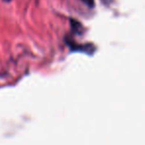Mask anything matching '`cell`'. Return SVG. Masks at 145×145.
Segmentation results:
<instances>
[{
  "label": "cell",
  "mask_w": 145,
  "mask_h": 145,
  "mask_svg": "<svg viewBox=\"0 0 145 145\" xmlns=\"http://www.w3.org/2000/svg\"><path fill=\"white\" fill-rule=\"evenodd\" d=\"M65 42L69 46L71 52H83V54H89V56H93L95 52V50H97L95 46H93L91 42L89 44H77L70 37H66L65 38Z\"/></svg>",
  "instance_id": "1"
},
{
  "label": "cell",
  "mask_w": 145,
  "mask_h": 145,
  "mask_svg": "<svg viewBox=\"0 0 145 145\" xmlns=\"http://www.w3.org/2000/svg\"><path fill=\"white\" fill-rule=\"evenodd\" d=\"M70 23H71V29H72V31L73 32V34L79 35V36L83 35V33H85V28H83V24L79 23V21H77V20H75V19H70Z\"/></svg>",
  "instance_id": "2"
},
{
  "label": "cell",
  "mask_w": 145,
  "mask_h": 145,
  "mask_svg": "<svg viewBox=\"0 0 145 145\" xmlns=\"http://www.w3.org/2000/svg\"><path fill=\"white\" fill-rule=\"evenodd\" d=\"M83 3H85L87 7L89 8H93L95 7V0H81Z\"/></svg>",
  "instance_id": "3"
},
{
  "label": "cell",
  "mask_w": 145,
  "mask_h": 145,
  "mask_svg": "<svg viewBox=\"0 0 145 145\" xmlns=\"http://www.w3.org/2000/svg\"><path fill=\"white\" fill-rule=\"evenodd\" d=\"M112 1H113V0H101V2H103V4H105V5H109Z\"/></svg>",
  "instance_id": "4"
},
{
  "label": "cell",
  "mask_w": 145,
  "mask_h": 145,
  "mask_svg": "<svg viewBox=\"0 0 145 145\" xmlns=\"http://www.w3.org/2000/svg\"><path fill=\"white\" fill-rule=\"evenodd\" d=\"M6 2H9V1H11V0H5Z\"/></svg>",
  "instance_id": "5"
}]
</instances>
